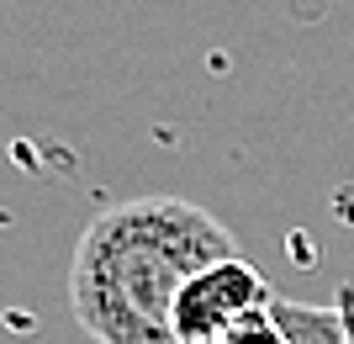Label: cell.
<instances>
[{
  "mask_svg": "<svg viewBox=\"0 0 354 344\" xmlns=\"http://www.w3.org/2000/svg\"><path fill=\"white\" fill-rule=\"evenodd\" d=\"M233 233L185 196H133L90 217L69 260V313L95 344H180L175 302Z\"/></svg>",
  "mask_w": 354,
  "mask_h": 344,
  "instance_id": "6da1fadb",
  "label": "cell"
},
{
  "mask_svg": "<svg viewBox=\"0 0 354 344\" xmlns=\"http://www.w3.org/2000/svg\"><path fill=\"white\" fill-rule=\"evenodd\" d=\"M270 307H275V297H270L265 275H259L249 260L243 255L217 260V265H207L201 275H191V286L180 291V302H175V339L180 344H212L227 329L270 313Z\"/></svg>",
  "mask_w": 354,
  "mask_h": 344,
  "instance_id": "7a4b0ae2",
  "label": "cell"
},
{
  "mask_svg": "<svg viewBox=\"0 0 354 344\" xmlns=\"http://www.w3.org/2000/svg\"><path fill=\"white\" fill-rule=\"evenodd\" d=\"M212 344H291V334L281 329V318H275V307H270V313H259V318H249V323L227 329L222 339H212Z\"/></svg>",
  "mask_w": 354,
  "mask_h": 344,
  "instance_id": "277c9868",
  "label": "cell"
},
{
  "mask_svg": "<svg viewBox=\"0 0 354 344\" xmlns=\"http://www.w3.org/2000/svg\"><path fill=\"white\" fill-rule=\"evenodd\" d=\"M275 318L291 334V344H354V313L344 307H312V302L275 297Z\"/></svg>",
  "mask_w": 354,
  "mask_h": 344,
  "instance_id": "3957f363",
  "label": "cell"
}]
</instances>
